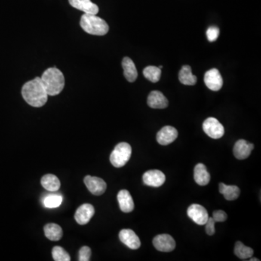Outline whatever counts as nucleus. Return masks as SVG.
Segmentation results:
<instances>
[{"label": "nucleus", "instance_id": "ddd939ff", "mask_svg": "<svg viewBox=\"0 0 261 261\" xmlns=\"http://www.w3.org/2000/svg\"><path fill=\"white\" fill-rule=\"evenodd\" d=\"M119 239L125 245L131 250H137L140 247V240L131 229L121 230L119 233Z\"/></svg>", "mask_w": 261, "mask_h": 261}, {"label": "nucleus", "instance_id": "a878e982", "mask_svg": "<svg viewBox=\"0 0 261 261\" xmlns=\"http://www.w3.org/2000/svg\"><path fill=\"white\" fill-rule=\"evenodd\" d=\"M62 201H63V197L62 196L58 195H50L47 196L44 199V206L49 208H54V207H57L61 205Z\"/></svg>", "mask_w": 261, "mask_h": 261}, {"label": "nucleus", "instance_id": "dca6fc26", "mask_svg": "<svg viewBox=\"0 0 261 261\" xmlns=\"http://www.w3.org/2000/svg\"><path fill=\"white\" fill-rule=\"evenodd\" d=\"M148 105L154 109H164L168 105V101L161 92L152 91L148 96Z\"/></svg>", "mask_w": 261, "mask_h": 261}, {"label": "nucleus", "instance_id": "2f4dec72", "mask_svg": "<svg viewBox=\"0 0 261 261\" xmlns=\"http://www.w3.org/2000/svg\"><path fill=\"white\" fill-rule=\"evenodd\" d=\"M250 261H259V259H256V258H253V259H250Z\"/></svg>", "mask_w": 261, "mask_h": 261}, {"label": "nucleus", "instance_id": "c756f323", "mask_svg": "<svg viewBox=\"0 0 261 261\" xmlns=\"http://www.w3.org/2000/svg\"><path fill=\"white\" fill-rule=\"evenodd\" d=\"M216 222H215L214 219L213 218H208L207 222L205 223V231L209 236L213 235L215 234V224Z\"/></svg>", "mask_w": 261, "mask_h": 261}, {"label": "nucleus", "instance_id": "6e6552de", "mask_svg": "<svg viewBox=\"0 0 261 261\" xmlns=\"http://www.w3.org/2000/svg\"><path fill=\"white\" fill-rule=\"evenodd\" d=\"M187 215L195 224L205 225L208 219V213L203 206L198 204H192L188 207Z\"/></svg>", "mask_w": 261, "mask_h": 261}, {"label": "nucleus", "instance_id": "a211bd4d", "mask_svg": "<svg viewBox=\"0 0 261 261\" xmlns=\"http://www.w3.org/2000/svg\"><path fill=\"white\" fill-rule=\"evenodd\" d=\"M194 179L196 183L200 186H205L210 182V173L207 171L205 166L203 163H198L196 165L194 169Z\"/></svg>", "mask_w": 261, "mask_h": 261}, {"label": "nucleus", "instance_id": "423d86ee", "mask_svg": "<svg viewBox=\"0 0 261 261\" xmlns=\"http://www.w3.org/2000/svg\"><path fill=\"white\" fill-rule=\"evenodd\" d=\"M204 81L207 88L212 91H219L223 86V78L216 68L209 70L205 73Z\"/></svg>", "mask_w": 261, "mask_h": 261}, {"label": "nucleus", "instance_id": "5701e85b", "mask_svg": "<svg viewBox=\"0 0 261 261\" xmlns=\"http://www.w3.org/2000/svg\"><path fill=\"white\" fill-rule=\"evenodd\" d=\"M46 237L51 241H58L63 237V230L59 225L48 224L44 228Z\"/></svg>", "mask_w": 261, "mask_h": 261}, {"label": "nucleus", "instance_id": "9d476101", "mask_svg": "<svg viewBox=\"0 0 261 261\" xmlns=\"http://www.w3.org/2000/svg\"><path fill=\"white\" fill-rule=\"evenodd\" d=\"M142 179L145 185L152 187H159L166 182V176L159 170H148L144 173Z\"/></svg>", "mask_w": 261, "mask_h": 261}, {"label": "nucleus", "instance_id": "6ab92c4d", "mask_svg": "<svg viewBox=\"0 0 261 261\" xmlns=\"http://www.w3.org/2000/svg\"><path fill=\"white\" fill-rule=\"evenodd\" d=\"M122 67L124 69V76L127 78V81L130 82L136 81L138 76V73L133 60L130 57H124L123 59Z\"/></svg>", "mask_w": 261, "mask_h": 261}, {"label": "nucleus", "instance_id": "7ed1b4c3", "mask_svg": "<svg viewBox=\"0 0 261 261\" xmlns=\"http://www.w3.org/2000/svg\"><path fill=\"white\" fill-rule=\"evenodd\" d=\"M80 25L84 32L92 35L104 36L109 31L106 21L96 15L84 13L81 16Z\"/></svg>", "mask_w": 261, "mask_h": 261}, {"label": "nucleus", "instance_id": "b1692460", "mask_svg": "<svg viewBox=\"0 0 261 261\" xmlns=\"http://www.w3.org/2000/svg\"><path fill=\"white\" fill-rule=\"evenodd\" d=\"M234 254L239 259L246 260L250 259L253 255V250L250 247L244 245L241 242H237L234 247Z\"/></svg>", "mask_w": 261, "mask_h": 261}, {"label": "nucleus", "instance_id": "393cba45", "mask_svg": "<svg viewBox=\"0 0 261 261\" xmlns=\"http://www.w3.org/2000/svg\"><path fill=\"white\" fill-rule=\"evenodd\" d=\"M143 74L147 79L152 83H157L161 79V69L158 67L150 66L146 67L144 69Z\"/></svg>", "mask_w": 261, "mask_h": 261}, {"label": "nucleus", "instance_id": "f8f14e48", "mask_svg": "<svg viewBox=\"0 0 261 261\" xmlns=\"http://www.w3.org/2000/svg\"><path fill=\"white\" fill-rule=\"evenodd\" d=\"M254 145L244 139H240L236 142L233 149L234 155L238 160H244L250 156Z\"/></svg>", "mask_w": 261, "mask_h": 261}, {"label": "nucleus", "instance_id": "f257e3e1", "mask_svg": "<svg viewBox=\"0 0 261 261\" xmlns=\"http://www.w3.org/2000/svg\"><path fill=\"white\" fill-rule=\"evenodd\" d=\"M21 93L25 101L34 108L44 106L48 98L40 77L26 82L22 87Z\"/></svg>", "mask_w": 261, "mask_h": 261}, {"label": "nucleus", "instance_id": "4be33fe9", "mask_svg": "<svg viewBox=\"0 0 261 261\" xmlns=\"http://www.w3.org/2000/svg\"><path fill=\"white\" fill-rule=\"evenodd\" d=\"M219 192L224 196L225 199L229 201L235 200L240 195V188L235 185H226L224 183L219 185Z\"/></svg>", "mask_w": 261, "mask_h": 261}, {"label": "nucleus", "instance_id": "20e7f679", "mask_svg": "<svg viewBox=\"0 0 261 261\" xmlns=\"http://www.w3.org/2000/svg\"><path fill=\"white\" fill-rule=\"evenodd\" d=\"M131 147L127 142H121L115 146L111 153L110 161L115 168H121L125 166L131 156Z\"/></svg>", "mask_w": 261, "mask_h": 261}, {"label": "nucleus", "instance_id": "4468645a", "mask_svg": "<svg viewBox=\"0 0 261 261\" xmlns=\"http://www.w3.org/2000/svg\"><path fill=\"white\" fill-rule=\"evenodd\" d=\"M178 137V131L174 127L166 126L157 133V141L161 145L171 144Z\"/></svg>", "mask_w": 261, "mask_h": 261}, {"label": "nucleus", "instance_id": "c85d7f7f", "mask_svg": "<svg viewBox=\"0 0 261 261\" xmlns=\"http://www.w3.org/2000/svg\"><path fill=\"white\" fill-rule=\"evenodd\" d=\"M207 39L210 42L216 41L219 36V29L216 26H210L206 32Z\"/></svg>", "mask_w": 261, "mask_h": 261}, {"label": "nucleus", "instance_id": "f3484780", "mask_svg": "<svg viewBox=\"0 0 261 261\" xmlns=\"http://www.w3.org/2000/svg\"><path fill=\"white\" fill-rule=\"evenodd\" d=\"M117 198L119 203L120 208L124 213H130L134 208L133 199L128 190L123 189L120 191L117 196Z\"/></svg>", "mask_w": 261, "mask_h": 261}, {"label": "nucleus", "instance_id": "f03ea898", "mask_svg": "<svg viewBox=\"0 0 261 261\" xmlns=\"http://www.w3.org/2000/svg\"><path fill=\"white\" fill-rule=\"evenodd\" d=\"M40 78L48 96L57 95L64 89V75L57 68L54 67L46 70Z\"/></svg>", "mask_w": 261, "mask_h": 261}, {"label": "nucleus", "instance_id": "39448f33", "mask_svg": "<svg viewBox=\"0 0 261 261\" xmlns=\"http://www.w3.org/2000/svg\"><path fill=\"white\" fill-rule=\"evenodd\" d=\"M203 129L205 133L212 139H220L225 133L224 126L216 118L212 117L204 121Z\"/></svg>", "mask_w": 261, "mask_h": 261}, {"label": "nucleus", "instance_id": "2eb2a0df", "mask_svg": "<svg viewBox=\"0 0 261 261\" xmlns=\"http://www.w3.org/2000/svg\"><path fill=\"white\" fill-rule=\"evenodd\" d=\"M70 4L74 8L81 10L87 14L97 15L99 7L91 0H68Z\"/></svg>", "mask_w": 261, "mask_h": 261}, {"label": "nucleus", "instance_id": "412c9836", "mask_svg": "<svg viewBox=\"0 0 261 261\" xmlns=\"http://www.w3.org/2000/svg\"><path fill=\"white\" fill-rule=\"evenodd\" d=\"M43 187L50 192H56L60 187V182L57 176L53 174H47L41 179Z\"/></svg>", "mask_w": 261, "mask_h": 261}, {"label": "nucleus", "instance_id": "0eeeda50", "mask_svg": "<svg viewBox=\"0 0 261 261\" xmlns=\"http://www.w3.org/2000/svg\"><path fill=\"white\" fill-rule=\"evenodd\" d=\"M152 243L157 250L164 253L173 251L176 247L174 239L169 234H163L156 236L153 239Z\"/></svg>", "mask_w": 261, "mask_h": 261}, {"label": "nucleus", "instance_id": "473e14b6", "mask_svg": "<svg viewBox=\"0 0 261 261\" xmlns=\"http://www.w3.org/2000/svg\"><path fill=\"white\" fill-rule=\"evenodd\" d=\"M158 68H159L160 69H162V68H163V66H162V65H161V66L158 67Z\"/></svg>", "mask_w": 261, "mask_h": 261}, {"label": "nucleus", "instance_id": "1a4fd4ad", "mask_svg": "<svg viewBox=\"0 0 261 261\" xmlns=\"http://www.w3.org/2000/svg\"><path fill=\"white\" fill-rule=\"evenodd\" d=\"M84 184L87 189L94 195H102L105 193L107 185L103 179L96 176H87L84 178Z\"/></svg>", "mask_w": 261, "mask_h": 261}, {"label": "nucleus", "instance_id": "aec40b11", "mask_svg": "<svg viewBox=\"0 0 261 261\" xmlns=\"http://www.w3.org/2000/svg\"><path fill=\"white\" fill-rule=\"evenodd\" d=\"M179 79L185 85L193 86L197 83V77L192 73V68L189 65H184L179 71Z\"/></svg>", "mask_w": 261, "mask_h": 261}, {"label": "nucleus", "instance_id": "bb28decb", "mask_svg": "<svg viewBox=\"0 0 261 261\" xmlns=\"http://www.w3.org/2000/svg\"><path fill=\"white\" fill-rule=\"evenodd\" d=\"M53 257L56 261H70V257L68 253L61 247L56 246L53 249Z\"/></svg>", "mask_w": 261, "mask_h": 261}, {"label": "nucleus", "instance_id": "9b49d317", "mask_svg": "<svg viewBox=\"0 0 261 261\" xmlns=\"http://www.w3.org/2000/svg\"><path fill=\"white\" fill-rule=\"evenodd\" d=\"M95 213L94 207L91 204H84L80 206L75 213V220L78 224H88Z\"/></svg>", "mask_w": 261, "mask_h": 261}, {"label": "nucleus", "instance_id": "7c9ffc66", "mask_svg": "<svg viewBox=\"0 0 261 261\" xmlns=\"http://www.w3.org/2000/svg\"><path fill=\"white\" fill-rule=\"evenodd\" d=\"M213 219L216 222H224L227 219V214L224 210H216L213 212Z\"/></svg>", "mask_w": 261, "mask_h": 261}, {"label": "nucleus", "instance_id": "cd10ccee", "mask_svg": "<svg viewBox=\"0 0 261 261\" xmlns=\"http://www.w3.org/2000/svg\"><path fill=\"white\" fill-rule=\"evenodd\" d=\"M92 251L91 249L87 246H84L80 249L78 253V261H90L91 257Z\"/></svg>", "mask_w": 261, "mask_h": 261}]
</instances>
